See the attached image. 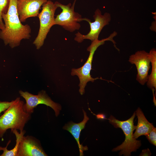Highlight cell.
Listing matches in <instances>:
<instances>
[{
	"label": "cell",
	"instance_id": "13",
	"mask_svg": "<svg viewBox=\"0 0 156 156\" xmlns=\"http://www.w3.org/2000/svg\"><path fill=\"white\" fill-rule=\"evenodd\" d=\"M138 118V123L136 130L133 134L135 139L142 135H148L154 127L152 123L149 122L146 118L141 109L138 107L136 112Z\"/></svg>",
	"mask_w": 156,
	"mask_h": 156
},
{
	"label": "cell",
	"instance_id": "7",
	"mask_svg": "<svg viewBox=\"0 0 156 156\" xmlns=\"http://www.w3.org/2000/svg\"><path fill=\"white\" fill-rule=\"evenodd\" d=\"M19 93L25 100L26 103L24 104L23 108L26 112L31 114L38 105L43 104L51 108L54 111L56 117L59 114L62 109L61 105L53 101L45 91L42 90L36 95L21 90L19 91Z\"/></svg>",
	"mask_w": 156,
	"mask_h": 156
},
{
	"label": "cell",
	"instance_id": "1",
	"mask_svg": "<svg viewBox=\"0 0 156 156\" xmlns=\"http://www.w3.org/2000/svg\"><path fill=\"white\" fill-rule=\"evenodd\" d=\"M5 28L0 30V38L5 45L12 48L18 46L23 39L31 37V29L28 24L23 25L21 22L17 9L16 0H10L6 13L2 15Z\"/></svg>",
	"mask_w": 156,
	"mask_h": 156
},
{
	"label": "cell",
	"instance_id": "4",
	"mask_svg": "<svg viewBox=\"0 0 156 156\" xmlns=\"http://www.w3.org/2000/svg\"><path fill=\"white\" fill-rule=\"evenodd\" d=\"M114 36L115 34L112 33L107 38L101 40L97 39L92 42L91 45L87 49V50L90 52V54L86 62L82 67L72 69L71 75L73 76L77 75L79 78L80 81L79 85V92L81 95L85 93V88L88 82L91 81L93 82L97 79H101L99 78H93L90 74L93 55L95 51L99 46L103 44L105 41H110L114 43L115 42L113 40Z\"/></svg>",
	"mask_w": 156,
	"mask_h": 156
},
{
	"label": "cell",
	"instance_id": "20",
	"mask_svg": "<svg viewBox=\"0 0 156 156\" xmlns=\"http://www.w3.org/2000/svg\"><path fill=\"white\" fill-rule=\"evenodd\" d=\"M94 115H96L97 118L98 119H106L105 118V116L103 114H98L97 115H96L95 114H93Z\"/></svg>",
	"mask_w": 156,
	"mask_h": 156
},
{
	"label": "cell",
	"instance_id": "2",
	"mask_svg": "<svg viewBox=\"0 0 156 156\" xmlns=\"http://www.w3.org/2000/svg\"><path fill=\"white\" fill-rule=\"evenodd\" d=\"M24 102L19 97L17 98L4 114L0 116V138L9 129L23 130L26 123L31 118V114L25 112Z\"/></svg>",
	"mask_w": 156,
	"mask_h": 156
},
{
	"label": "cell",
	"instance_id": "6",
	"mask_svg": "<svg viewBox=\"0 0 156 156\" xmlns=\"http://www.w3.org/2000/svg\"><path fill=\"white\" fill-rule=\"evenodd\" d=\"M76 0H74L72 5L70 3L65 5L56 1L58 7L61 8L62 11L55 18V25H59L71 32L80 29L81 25L78 22L85 21V18H82L80 14L75 12Z\"/></svg>",
	"mask_w": 156,
	"mask_h": 156
},
{
	"label": "cell",
	"instance_id": "9",
	"mask_svg": "<svg viewBox=\"0 0 156 156\" xmlns=\"http://www.w3.org/2000/svg\"><path fill=\"white\" fill-rule=\"evenodd\" d=\"M129 61L136 66L137 70L136 80L141 85H144L148 80L151 67L149 53L144 50L138 51L130 56Z\"/></svg>",
	"mask_w": 156,
	"mask_h": 156
},
{
	"label": "cell",
	"instance_id": "16",
	"mask_svg": "<svg viewBox=\"0 0 156 156\" xmlns=\"http://www.w3.org/2000/svg\"><path fill=\"white\" fill-rule=\"evenodd\" d=\"M10 0H0V29L5 28V25L2 18V15L7 12L8 9Z\"/></svg>",
	"mask_w": 156,
	"mask_h": 156
},
{
	"label": "cell",
	"instance_id": "8",
	"mask_svg": "<svg viewBox=\"0 0 156 156\" xmlns=\"http://www.w3.org/2000/svg\"><path fill=\"white\" fill-rule=\"evenodd\" d=\"M94 21L92 22L90 20L85 18V21L89 24L90 30L86 35H83L78 32L75 34L74 40L79 43L81 42L84 39H89L92 42L98 39L99 34L103 27L108 25L111 20V16L107 12L103 15L99 9H97L93 16Z\"/></svg>",
	"mask_w": 156,
	"mask_h": 156
},
{
	"label": "cell",
	"instance_id": "14",
	"mask_svg": "<svg viewBox=\"0 0 156 156\" xmlns=\"http://www.w3.org/2000/svg\"><path fill=\"white\" fill-rule=\"evenodd\" d=\"M152 65L151 74L148 75L147 85L152 90H156V51L155 48L152 49L149 53Z\"/></svg>",
	"mask_w": 156,
	"mask_h": 156
},
{
	"label": "cell",
	"instance_id": "17",
	"mask_svg": "<svg viewBox=\"0 0 156 156\" xmlns=\"http://www.w3.org/2000/svg\"><path fill=\"white\" fill-rule=\"evenodd\" d=\"M146 137L150 142L156 146V128L155 127L147 135Z\"/></svg>",
	"mask_w": 156,
	"mask_h": 156
},
{
	"label": "cell",
	"instance_id": "5",
	"mask_svg": "<svg viewBox=\"0 0 156 156\" xmlns=\"http://www.w3.org/2000/svg\"><path fill=\"white\" fill-rule=\"evenodd\" d=\"M56 1L48 0L42 5V10L38 17L40 21V27L38 35L33 44L37 49L43 45L51 28L55 25V13L58 8Z\"/></svg>",
	"mask_w": 156,
	"mask_h": 156
},
{
	"label": "cell",
	"instance_id": "12",
	"mask_svg": "<svg viewBox=\"0 0 156 156\" xmlns=\"http://www.w3.org/2000/svg\"><path fill=\"white\" fill-rule=\"evenodd\" d=\"M82 110L84 118L81 122L79 123H75L71 121L66 124L63 127V129L70 133L76 140L79 148L80 156H83V151L88 149L87 146H83L82 144H81L79 142L81 131L85 128L86 124L89 119L86 112L83 109Z\"/></svg>",
	"mask_w": 156,
	"mask_h": 156
},
{
	"label": "cell",
	"instance_id": "21",
	"mask_svg": "<svg viewBox=\"0 0 156 156\" xmlns=\"http://www.w3.org/2000/svg\"><path fill=\"white\" fill-rule=\"evenodd\" d=\"M4 148L5 147H3L1 146H0V151L1 150L3 151L4 149Z\"/></svg>",
	"mask_w": 156,
	"mask_h": 156
},
{
	"label": "cell",
	"instance_id": "18",
	"mask_svg": "<svg viewBox=\"0 0 156 156\" xmlns=\"http://www.w3.org/2000/svg\"><path fill=\"white\" fill-rule=\"evenodd\" d=\"M13 101L11 102L0 101V114L6 110L12 104Z\"/></svg>",
	"mask_w": 156,
	"mask_h": 156
},
{
	"label": "cell",
	"instance_id": "3",
	"mask_svg": "<svg viewBox=\"0 0 156 156\" xmlns=\"http://www.w3.org/2000/svg\"><path fill=\"white\" fill-rule=\"evenodd\" d=\"M135 114L134 112L131 118L125 121L119 120L112 115L108 119L114 127L121 128L125 135V140L122 143L112 150L113 151H120L119 155L130 156L132 152L136 151L141 145V141L136 140L133 136V132L136 127L133 122Z\"/></svg>",
	"mask_w": 156,
	"mask_h": 156
},
{
	"label": "cell",
	"instance_id": "19",
	"mask_svg": "<svg viewBox=\"0 0 156 156\" xmlns=\"http://www.w3.org/2000/svg\"><path fill=\"white\" fill-rule=\"evenodd\" d=\"M151 154V153L150 150L148 148L147 149L143 150L140 156H150Z\"/></svg>",
	"mask_w": 156,
	"mask_h": 156
},
{
	"label": "cell",
	"instance_id": "10",
	"mask_svg": "<svg viewBox=\"0 0 156 156\" xmlns=\"http://www.w3.org/2000/svg\"><path fill=\"white\" fill-rule=\"evenodd\" d=\"M48 0H16L17 9L21 22L38 16L41 7Z\"/></svg>",
	"mask_w": 156,
	"mask_h": 156
},
{
	"label": "cell",
	"instance_id": "11",
	"mask_svg": "<svg viewBox=\"0 0 156 156\" xmlns=\"http://www.w3.org/2000/svg\"><path fill=\"white\" fill-rule=\"evenodd\" d=\"M40 142L34 137L24 136L21 140L17 156H46Z\"/></svg>",
	"mask_w": 156,
	"mask_h": 156
},
{
	"label": "cell",
	"instance_id": "15",
	"mask_svg": "<svg viewBox=\"0 0 156 156\" xmlns=\"http://www.w3.org/2000/svg\"><path fill=\"white\" fill-rule=\"evenodd\" d=\"M12 132L14 134L16 137V145L12 149L8 150L7 147L11 142V140H10L7 143L6 146L3 150V153L0 155V156H17L20 142L25 133V131L23 130L20 131V133H19L17 130H14Z\"/></svg>",
	"mask_w": 156,
	"mask_h": 156
}]
</instances>
